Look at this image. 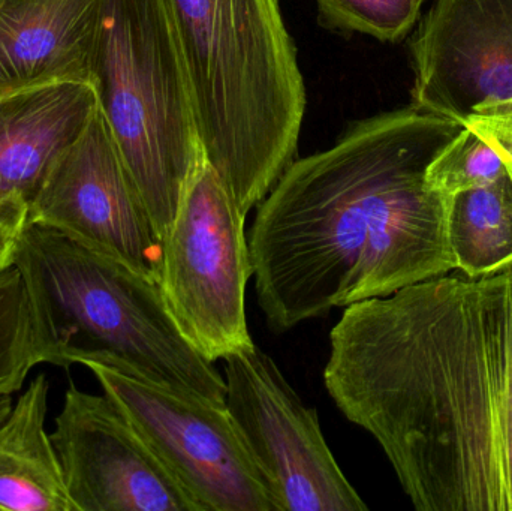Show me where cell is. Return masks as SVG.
<instances>
[{
    "label": "cell",
    "mask_w": 512,
    "mask_h": 511,
    "mask_svg": "<svg viewBox=\"0 0 512 511\" xmlns=\"http://www.w3.org/2000/svg\"><path fill=\"white\" fill-rule=\"evenodd\" d=\"M328 395L418 511H512V264L346 306Z\"/></svg>",
    "instance_id": "cell-1"
},
{
    "label": "cell",
    "mask_w": 512,
    "mask_h": 511,
    "mask_svg": "<svg viewBox=\"0 0 512 511\" xmlns=\"http://www.w3.org/2000/svg\"><path fill=\"white\" fill-rule=\"evenodd\" d=\"M463 128L409 104L351 123L283 171L248 234L256 299L274 333L339 308L376 216Z\"/></svg>",
    "instance_id": "cell-2"
},
{
    "label": "cell",
    "mask_w": 512,
    "mask_h": 511,
    "mask_svg": "<svg viewBox=\"0 0 512 511\" xmlns=\"http://www.w3.org/2000/svg\"><path fill=\"white\" fill-rule=\"evenodd\" d=\"M206 158L242 212L298 158L307 95L280 0H168Z\"/></svg>",
    "instance_id": "cell-3"
},
{
    "label": "cell",
    "mask_w": 512,
    "mask_h": 511,
    "mask_svg": "<svg viewBox=\"0 0 512 511\" xmlns=\"http://www.w3.org/2000/svg\"><path fill=\"white\" fill-rule=\"evenodd\" d=\"M14 267L41 363L110 366L225 404L224 377L180 332L156 282L32 222Z\"/></svg>",
    "instance_id": "cell-4"
},
{
    "label": "cell",
    "mask_w": 512,
    "mask_h": 511,
    "mask_svg": "<svg viewBox=\"0 0 512 511\" xmlns=\"http://www.w3.org/2000/svg\"><path fill=\"white\" fill-rule=\"evenodd\" d=\"M92 87L165 242L203 149L168 0H104Z\"/></svg>",
    "instance_id": "cell-5"
},
{
    "label": "cell",
    "mask_w": 512,
    "mask_h": 511,
    "mask_svg": "<svg viewBox=\"0 0 512 511\" xmlns=\"http://www.w3.org/2000/svg\"><path fill=\"white\" fill-rule=\"evenodd\" d=\"M246 215L201 149L164 242L159 287L180 332L209 362L255 347Z\"/></svg>",
    "instance_id": "cell-6"
},
{
    "label": "cell",
    "mask_w": 512,
    "mask_h": 511,
    "mask_svg": "<svg viewBox=\"0 0 512 511\" xmlns=\"http://www.w3.org/2000/svg\"><path fill=\"white\" fill-rule=\"evenodd\" d=\"M201 511H279L225 404L87 365Z\"/></svg>",
    "instance_id": "cell-7"
},
{
    "label": "cell",
    "mask_w": 512,
    "mask_h": 511,
    "mask_svg": "<svg viewBox=\"0 0 512 511\" xmlns=\"http://www.w3.org/2000/svg\"><path fill=\"white\" fill-rule=\"evenodd\" d=\"M225 407L279 511H364L319 425L276 362L252 347L224 359Z\"/></svg>",
    "instance_id": "cell-8"
},
{
    "label": "cell",
    "mask_w": 512,
    "mask_h": 511,
    "mask_svg": "<svg viewBox=\"0 0 512 511\" xmlns=\"http://www.w3.org/2000/svg\"><path fill=\"white\" fill-rule=\"evenodd\" d=\"M27 222L53 228L143 278L161 282L164 239L99 105L48 174Z\"/></svg>",
    "instance_id": "cell-9"
},
{
    "label": "cell",
    "mask_w": 512,
    "mask_h": 511,
    "mask_svg": "<svg viewBox=\"0 0 512 511\" xmlns=\"http://www.w3.org/2000/svg\"><path fill=\"white\" fill-rule=\"evenodd\" d=\"M409 50L414 107L463 126L512 117V0H433Z\"/></svg>",
    "instance_id": "cell-10"
},
{
    "label": "cell",
    "mask_w": 512,
    "mask_h": 511,
    "mask_svg": "<svg viewBox=\"0 0 512 511\" xmlns=\"http://www.w3.org/2000/svg\"><path fill=\"white\" fill-rule=\"evenodd\" d=\"M50 435L74 511H201L105 393L69 387Z\"/></svg>",
    "instance_id": "cell-11"
},
{
    "label": "cell",
    "mask_w": 512,
    "mask_h": 511,
    "mask_svg": "<svg viewBox=\"0 0 512 511\" xmlns=\"http://www.w3.org/2000/svg\"><path fill=\"white\" fill-rule=\"evenodd\" d=\"M104 0H0V98L56 83L92 86Z\"/></svg>",
    "instance_id": "cell-12"
},
{
    "label": "cell",
    "mask_w": 512,
    "mask_h": 511,
    "mask_svg": "<svg viewBox=\"0 0 512 511\" xmlns=\"http://www.w3.org/2000/svg\"><path fill=\"white\" fill-rule=\"evenodd\" d=\"M98 110L86 83H56L0 98V209L29 213L60 156Z\"/></svg>",
    "instance_id": "cell-13"
},
{
    "label": "cell",
    "mask_w": 512,
    "mask_h": 511,
    "mask_svg": "<svg viewBox=\"0 0 512 511\" xmlns=\"http://www.w3.org/2000/svg\"><path fill=\"white\" fill-rule=\"evenodd\" d=\"M48 393L50 383L39 374L17 401L0 396V510L74 511L45 429Z\"/></svg>",
    "instance_id": "cell-14"
},
{
    "label": "cell",
    "mask_w": 512,
    "mask_h": 511,
    "mask_svg": "<svg viewBox=\"0 0 512 511\" xmlns=\"http://www.w3.org/2000/svg\"><path fill=\"white\" fill-rule=\"evenodd\" d=\"M448 240L457 272L492 275L512 264V180L448 197Z\"/></svg>",
    "instance_id": "cell-15"
},
{
    "label": "cell",
    "mask_w": 512,
    "mask_h": 511,
    "mask_svg": "<svg viewBox=\"0 0 512 511\" xmlns=\"http://www.w3.org/2000/svg\"><path fill=\"white\" fill-rule=\"evenodd\" d=\"M41 365L29 300L15 267L0 276V396L14 395Z\"/></svg>",
    "instance_id": "cell-16"
},
{
    "label": "cell",
    "mask_w": 512,
    "mask_h": 511,
    "mask_svg": "<svg viewBox=\"0 0 512 511\" xmlns=\"http://www.w3.org/2000/svg\"><path fill=\"white\" fill-rule=\"evenodd\" d=\"M426 0H315L318 23L331 32L400 42L417 26Z\"/></svg>",
    "instance_id": "cell-17"
},
{
    "label": "cell",
    "mask_w": 512,
    "mask_h": 511,
    "mask_svg": "<svg viewBox=\"0 0 512 511\" xmlns=\"http://www.w3.org/2000/svg\"><path fill=\"white\" fill-rule=\"evenodd\" d=\"M507 174L499 153L474 129L465 126L427 168L430 188L445 197L490 185Z\"/></svg>",
    "instance_id": "cell-18"
},
{
    "label": "cell",
    "mask_w": 512,
    "mask_h": 511,
    "mask_svg": "<svg viewBox=\"0 0 512 511\" xmlns=\"http://www.w3.org/2000/svg\"><path fill=\"white\" fill-rule=\"evenodd\" d=\"M465 126L474 129L487 143L492 144L504 161L508 176L512 180V117L477 119Z\"/></svg>",
    "instance_id": "cell-19"
},
{
    "label": "cell",
    "mask_w": 512,
    "mask_h": 511,
    "mask_svg": "<svg viewBox=\"0 0 512 511\" xmlns=\"http://www.w3.org/2000/svg\"><path fill=\"white\" fill-rule=\"evenodd\" d=\"M29 221L23 210L0 209V276L14 267L18 240Z\"/></svg>",
    "instance_id": "cell-20"
}]
</instances>
